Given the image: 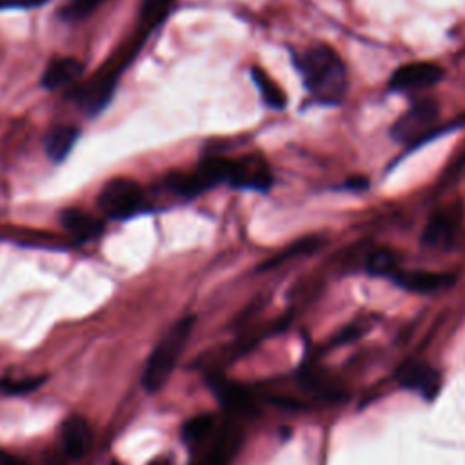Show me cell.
Wrapping results in <instances>:
<instances>
[{
    "instance_id": "cell-21",
    "label": "cell",
    "mask_w": 465,
    "mask_h": 465,
    "mask_svg": "<svg viewBox=\"0 0 465 465\" xmlns=\"http://www.w3.org/2000/svg\"><path fill=\"white\" fill-rule=\"evenodd\" d=\"M45 381V376H33V378H22V380H0V391L4 394L20 396L36 391Z\"/></svg>"
},
{
    "instance_id": "cell-1",
    "label": "cell",
    "mask_w": 465,
    "mask_h": 465,
    "mask_svg": "<svg viewBox=\"0 0 465 465\" xmlns=\"http://www.w3.org/2000/svg\"><path fill=\"white\" fill-rule=\"evenodd\" d=\"M305 89L318 104L336 105L345 98L349 78L338 53L325 44H312L292 53Z\"/></svg>"
},
{
    "instance_id": "cell-11",
    "label": "cell",
    "mask_w": 465,
    "mask_h": 465,
    "mask_svg": "<svg viewBox=\"0 0 465 465\" xmlns=\"http://www.w3.org/2000/svg\"><path fill=\"white\" fill-rule=\"evenodd\" d=\"M392 282H396L400 287L420 292V294H430L443 291L450 285H454L456 276L449 272H430V271H396L391 276Z\"/></svg>"
},
{
    "instance_id": "cell-12",
    "label": "cell",
    "mask_w": 465,
    "mask_h": 465,
    "mask_svg": "<svg viewBox=\"0 0 465 465\" xmlns=\"http://www.w3.org/2000/svg\"><path fill=\"white\" fill-rule=\"evenodd\" d=\"M60 436L65 454L73 460H80L87 452L93 440L89 421L80 414H71L64 420L60 427Z\"/></svg>"
},
{
    "instance_id": "cell-9",
    "label": "cell",
    "mask_w": 465,
    "mask_h": 465,
    "mask_svg": "<svg viewBox=\"0 0 465 465\" xmlns=\"http://www.w3.org/2000/svg\"><path fill=\"white\" fill-rule=\"evenodd\" d=\"M401 387L421 394L425 400H434L441 389V376L436 369L423 361H409L398 371Z\"/></svg>"
},
{
    "instance_id": "cell-4",
    "label": "cell",
    "mask_w": 465,
    "mask_h": 465,
    "mask_svg": "<svg viewBox=\"0 0 465 465\" xmlns=\"http://www.w3.org/2000/svg\"><path fill=\"white\" fill-rule=\"evenodd\" d=\"M438 116L436 100L423 96L418 98L391 127V136L400 143H412L416 138L425 134V131L434 124Z\"/></svg>"
},
{
    "instance_id": "cell-20",
    "label": "cell",
    "mask_w": 465,
    "mask_h": 465,
    "mask_svg": "<svg viewBox=\"0 0 465 465\" xmlns=\"http://www.w3.org/2000/svg\"><path fill=\"white\" fill-rule=\"evenodd\" d=\"M104 0H69L60 9V18L64 22H78L89 16Z\"/></svg>"
},
{
    "instance_id": "cell-22",
    "label": "cell",
    "mask_w": 465,
    "mask_h": 465,
    "mask_svg": "<svg viewBox=\"0 0 465 465\" xmlns=\"http://www.w3.org/2000/svg\"><path fill=\"white\" fill-rule=\"evenodd\" d=\"M173 0H142L140 22L145 25H156L167 13Z\"/></svg>"
},
{
    "instance_id": "cell-19",
    "label": "cell",
    "mask_w": 465,
    "mask_h": 465,
    "mask_svg": "<svg viewBox=\"0 0 465 465\" xmlns=\"http://www.w3.org/2000/svg\"><path fill=\"white\" fill-rule=\"evenodd\" d=\"M365 269H367L369 274L389 276L391 278L398 271L396 254L392 251H389V249H376V251L369 252Z\"/></svg>"
},
{
    "instance_id": "cell-6",
    "label": "cell",
    "mask_w": 465,
    "mask_h": 465,
    "mask_svg": "<svg viewBox=\"0 0 465 465\" xmlns=\"http://www.w3.org/2000/svg\"><path fill=\"white\" fill-rule=\"evenodd\" d=\"M114 85H116V73L100 71L73 91V100L82 113L94 116L100 111H104V107L113 98Z\"/></svg>"
},
{
    "instance_id": "cell-13",
    "label": "cell",
    "mask_w": 465,
    "mask_h": 465,
    "mask_svg": "<svg viewBox=\"0 0 465 465\" xmlns=\"http://www.w3.org/2000/svg\"><path fill=\"white\" fill-rule=\"evenodd\" d=\"M84 73V64L73 56H56L53 58L44 74H42V85L47 91L64 89L67 85H73L80 80Z\"/></svg>"
},
{
    "instance_id": "cell-3",
    "label": "cell",
    "mask_w": 465,
    "mask_h": 465,
    "mask_svg": "<svg viewBox=\"0 0 465 465\" xmlns=\"http://www.w3.org/2000/svg\"><path fill=\"white\" fill-rule=\"evenodd\" d=\"M143 202L142 187L131 178H111L98 193L96 203L100 211L114 220L131 218Z\"/></svg>"
},
{
    "instance_id": "cell-24",
    "label": "cell",
    "mask_w": 465,
    "mask_h": 465,
    "mask_svg": "<svg viewBox=\"0 0 465 465\" xmlns=\"http://www.w3.org/2000/svg\"><path fill=\"white\" fill-rule=\"evenodd\" d=\"M0 465H18V461L11 454L0 450Z\"/></svg>"
},
{
    "instance_id": "cell-15",
    "label": "cell",
    "mask_w": 465,
    "mask_h": 465,
    "mask_svg": "<svg viewBox=\"0 0 465 465\" xmlns=\"http://www.w3.org/2000/svg\"><path fill=\"white\" fill-rule=\"evenodd\" d=\"M240 441L242 432L234 425H225L213 441L209 452L203 456L200 465H229L240 447Z\"/></svg>"
},
{
    "instance_id": "cell-7",
    "label": "cell",
    "mask_w": 465,
    "mask_h": 465,
    "mask_svg": "<svg viewBox=\"0 0 465 465\" xmlns=\"http://www.w3.org/2000/svg\"><path fill=\"white\" fill-rule=\"evenodd\" d=\"M227 182L238 189L267 191L272 185V174L267 162L260 154H245L240 158H231Z\"/></svg>"
},
{
    "instance_id": "cell-18",
    "label": "cell",
    "mask_w": 465,
    "mask_h": 465,
    "mask_svg": "<svg viewBox=\"0 0 465 465\" xmlns=\"http://www.w3.org/2000/svg\"><path fill=\"white\" fill-rule=\"evenodd\" d=\"M214 421H216L214 414H209V412L189 418L182 427L183 443L189 447H198L200 443H203L207 436L213 432Z\"/></svg>"
},
{
    "instance_id": "cell-8",
    "label": "cell",
    "mask_w": 465,
    "mask_h": 465,
    "mask_svg": "<svg viewBox=\"0 0 465 465\" xmlns=\"http://www.w3.org/2000/svg\"><path fill=\"white\" fill-rule=\"evenodd\" d=\"M461 214L463 211L460 203H452L445 209H440L425 225V231L421 234L423 245L432 249L449 247L454 242L456 232L460 229Z\"/></svg>"
},
{
    "instance_id": "cell-5",
    "label": "cell",
    "mask_w": 465,
    "mask_h": 465,
    "mask_svg": "<svg viewBox=\"0 0 465 465\" xmlns=\"http://www.w3.org/2000/svg\"><path fill=\"white\" fill-rule=\"evenodd\" d=\"M443 76V69L434 62H412L398 67L391 80L389 89L396 93H420L436 85Z\"/></svg>"
},
{
    "instance_id": "cell-16",
    "label": "cell",
    "mask_w": 465,
    "mask_h": 465,
    "mask_svg": "<svg viewBox=\"0 0 465 465\" xmlns=\"http://www.w3.org/2000/svg\"><path fill=\"white\" fill-rule=\"evenodd\" d=\"M78 127L74 125H56L45 136V154L53 162H62L67 158L69 151L78 140Z\"/></svg>"
},
{
    "instance_id": "cell-10",
    "label": "cell",
    "mask_w": 465,
    "mask_h": 465,
    "mask_svg": "<svg viewBox=\"0 0 465 465\" xmlns=\"http://www.w3.org/2000/svg\"><path fill=\"white\" fill-rule=\"evenodd\" d=\"M209 387L227 411H231L234 414H254L256 412L254 396L243 385L232 383L222 376H211Z\"/></svg>"
},
{
    "instance_id": "cell-14",
    "label": "cell",
    "mask_w": 465,
    "mask_h": 465,
    "mask_svg": "<svg viewBox=\"0 0 465 465\" xmlns=\"http://www.w3.org/2000/svg\"><path fill=\"white\" fill-rule=\"evenodd\" d=\"M62 227L78 240H93L104 231V223L87 211L78 207H67L60 213Z\"/></svg>"
},
{
    "instance_id": "cell-25",
    "label": "cell",
    "mask_w": 465,
    "mask_h": 465,
    "mask_svg": "<svg viewBox=\"0 0 465 465\" xmlns=\"http://www.w3.org/2000/svg\"><path fill=\"white\" fill-rule=\"evenodd\" d=\"M153 465H169V461H163V460H160V461H154Z\"/></svg>"
},
{
    "instance_id": "cell-23",
    "label": "cell",
    "mask_w": 465,
    "mask_h": 465,
    "mask_svg": "<svg viewBox=\"0 0 465 465\" xmlns=\"http://www.w3.org/2000/svg\"><path fill=\"white\" fill-rule=\"evenodd\" d=\"M47 0H0V11L4 9H35Z\"/></svg>"
},
{
    "instance_id": "cell-17",
    "label": "cell",
    "mask_w": 465,
    "mask_h": 465,
    "mask_svg": "<svg viewBox=\"0 0 465 465\" xmlns=\"http://www.w3.org/2000/svg\"><path fill=\"white\" fill-rule=\"evenodd\" d=\"M251 76H252V80H254V84H256V87H258L265 105H269L271 109H276V111L285 107V104H287L285 93L280 89V85L263 69L254 65L251 69Z\"/></svg>"
},
{
    "instance_id": "cell-2",
    "label": "cell",
    "mask_w": 465,
    "mask_h": 465,
    "mask_svg": "<svg viewBox=\"0 0 465 465\" xmlns=\"http://www.w3.org/2000/svg\"><path fill=\"white\" fill-rule=\"evenodd\" d=\"M194 327V316H185L178 320L163 338L154 345L153 352L145 361V369L142 374V385L149 394L158 392L169 380L171 372L176 367V361L191 336Z\"/></svg>"
}]
</instances>
